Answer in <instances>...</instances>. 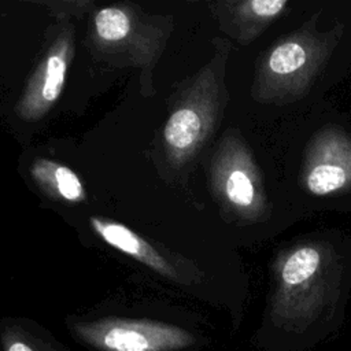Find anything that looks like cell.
<instances>
[{"instance_id":"6da1fadb","label":"cell","mask_w":351,"mask_h":351,"mask_svg":"<svg viewBox=\"0 0 351 351\" xmlns=\"http://www.w3.org/2000/svg\"><path fill=\"white\" fill-rule=\"evenodd\" d=\"M332 41L314 30V22L281 38L263 56L254 85L258 99L284 103L302 96L325 63Z\"/></svg>"},{"instance_id":"52a82bcc","label":"cell","mask_w":351,"mask_h":351,"mask_svg":"<svg viewBox=\"0 0 351 351\" xmlns=\"http://www.w3.org/2000/svg\"><path fill=\"white\" fill-rule=\"evenodd\" d=\"M89 223L95 233L100 236V239L108 245L147 265L167 278L180 280L174 266L158 250H155L148 241L134 233L130 228L117 221L99 217H90Z\"/></svg>"},{"instance_id":"30bf717a","label":"cell","mask_w":351,"mask_h":351,"mask_svg":"<svg viewBox=\"0 0 351 351\" xmlns=\"http://www.w3.org/2000/svg\"><path fill=\"white\" fill-rule=\"evenodd\" d=\"M32 177L51 196L70 203L85 200V189L81 180L64 165L48 159H37L32 166Z\"/></svg>"},{"instance_id":"3957f363","label":"cell","mask_w":351,"mask_h":351,"mask_svg":"<svg viewBox=\"0 0 351 351\" xmlns=\"http://www.w3.org/2000/svg\"><path fill=\"white\" fill-rule=\"evenodd\" d=\"M213 188L221 204L244 221H259L267 214V199L261 173L248 147L236 136H226L211 166Z\"/></svg>"},{"instance_id":"277c9868","label":"cell","mask_w":351,"mask_h":351,"mask_svg":"<svg viewBox=\"0 0 351 351\" xmlns=\"http://www.w3.org/2000/svg\"><path fill=\"white\" fill-rule=\"evenodd\" d=\"M218 112L219 84L215 71L207 67L165 125V147L173 165H184L197 152L213 132Z\"/></svg>"},{"instance_id":"9c48e42d","label":"cell","mask_w":351,"mask_h":351,"mask_svg":"<svg viewBox=\"0 0 351 351\" xmlns=\"http://www.w3.org/2000/svg\"><path fill=\"white\" fill-rule=\"evenodd\" d=\"M1 351H70V348L53 337L37 324L4 318L0 322Z\"/></svg>"},{"instance_id":"ba28073f","label":"cell","mask_w":351,"mask_h":351,"mask_svg":"<svg viewBox=\"0 0 351 351\" xmlns=\"http://www.w3.org/2000/svg\"><path fill=\"white\" fill-rule=\"evenodd\" d=\"M287 0H244L223 4L222 19L226 29L240 43L247 44L256 38L288 7Z\"/></svg>"},{"instance_id":"8fae6325","label":"cell","mask_w":351,"mask_h":351,"mask_svg":"<svg viewBox=\"0 0 351 351\" xmlns=\"http://www.w3.org/2000/svg\"><path fill=\"white\" fill-rule=\"evenodd\" d=\"M95 34L104 44H121L133 29L130 14L119 7L101 8L95 15Z\"/></svg>"},{"instance_id":"8992f818","label":"cell","mask_w":351,"mask_h":351,"mask_svg":"<svg viewBox=\"0 0 351 351\" xmlns=\"http://www.w3.org/2000/svg\"><path fill=\"white\" fill-rule=\"evenodd\" d=\"M303 185L315 196H326L351 186V137L326 130L315 137L303 166Z\"/></svg>"},{"instance_id":"7a4b0ae2","label":"cell","mask_w":351,"mask_h":351,"mask_svg":"<svg viewBox=\"0 0 351 351\" xmlns=\"http://www.w3.org/2000/svg\"><path fill=\"white\" fill-rule=\"evenodd\" d=\"M67 328L89 351H191L196 343L186 328L149 317H73Z\"/></svg>"},{"instance_id":"5b68a950","label":"cell","mask_w":351,"mask_h":351,"mask_svg":"<svg viewBox=\"0 0 351 351\" xmlns=\"http://www.w3.org/2000/svg\"><path fill=\"white\" fill-rule=\"evenodd\" d=\"M73 29L58 34L32 74L15 111L26 121L43 118L59 99L73 58Z\"/></svg>"}]
</instances>
